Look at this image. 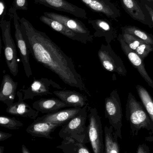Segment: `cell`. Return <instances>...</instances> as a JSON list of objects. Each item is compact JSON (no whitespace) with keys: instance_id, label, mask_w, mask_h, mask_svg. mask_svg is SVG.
Masks as SVG:
<instances>
[{"instance_id":"cell-9","label":"cell","mask_w":153,"mask_h":153,"mask_svg":"<svg viewBox=\"0 0 153 153\" xmlns=\"http://www.w3.org/2000/svg\"><path fill=\"white\" fill-rule=\"evenodd\" d=\"M62 89L56 82L51 79L41 77L35 79L27 89H21L20 91L23 94V99L25 100L33 99L36 96H43L53 94V89Z\"/></svg>"},{"instance_id":"cell-37","label":"cell","mask_w":153,"mask_h":153,"mask_svg":"<svg viewBox=\"0 0 153 153\" xmlns=\"http://www.w3.org/2000/svg\"><path fill=\"white\" fill-rule=\"evenodd\" d=\"M4 146H0V153H4Z\"/></svg>"},{"instance_id":"cell-14","label":"cell","mask_w":153,"mask_h":153,"mask_svg":"<svg viewBox=\"0 0 153 153\" xmlns=\"http://www.w3.org/2000/svg\"><path fill=\"white\" fill-rule=\"evenodd\" d=\"M88 22L95 30L94 37H104L107 44H110L117 38L116 29L107 19H89Z\"/></svg>"},{"instance_id":"cell-8","label":"cell","mask_w":153,"mask_h":153,"mask_svg":"<svg viewBox=\"0 0 153 153\" xmlns=\"http://www.w3.org/2000/svg\"><path fill=\"white\" fill-rule=\"evenodd\" d=\"M9 14L13 18L15 29V40L18 47L21 62L23 65L25 74L27 77L32 76V72L29 61L30 52L27 43L23 37L21 28L20 18L17 14L16 11L9 9Z\"/></svg>"},{"instance_id":"cell-25","label":"cell","mask_w":153,"mask_h":153,"mask_svg":"<svg viewBox=\"0 0 153 153\" xmlns=\"http://www.w3.org/2000/svg\"><path fill=\"white\" fill-rule=\"evenodd\" d=\"M56 148L61 149L64 153H91L85 144L71 138L63 140Z\"/></svg>"},{"instance_id":"cell-30","label":"cell","mask_w":153,"mask_h":153,"mask_svg":"<svg viewBox=\"0 0 153 153\" xmlns=\"http://www.w3.org/2000/svg\"><path fill=\"white\" fill-rule=\"evenodd\" d=\"M136 153H150V148L146 144L139 145Z\"/></svg>"},{"instance_id":"cell-29","label":"cell","mask_w":153,"mask_h":153,"mask_svg":"<svg viewBox=\"0 0 153 153\" xmlns=\"http://www.w3.org/2000/svg\"><path fill=\"white\" fill-rule=\"evenodd\" d=\"M10 10H28V3L27 0H13L12 4Z\"/></svg>"},{"instance_id":"cell-6","label":"cell","mask_w":153,"mask_h":153,"mask_svg":"<svg viewBox=\"0 0 153 153\" xmlns=\"http://www.w3.org/2000/svg\"><path fill=\"white\" fill-rule=\"evenodd\" d=\"M88 137L94 153H104L101 118L96 108H88Z\"/></svg>"},{"instance_id":"cell-31","label":"cell","mask_w":153,"mask_h":153,"mask_svg":"<svg viewBox=\"0 0 153 153\" xmlns=\"http://www.w3.org/2000/svg\"><path fill=\"white\" fill-rule=\"evenodd\" d=\"M6 13V7L4 0H0V16L1 19L4 18Z\"/></svg>"},{"instance_id":"cell-15","label":"cell","mask_w":153,"mask_h":153,"mask_svg":"<svg viewBox=\"0 0 153 153\" xmlns=\"http://www.w3.org/2000/svg\"><path fill=\"white\" fill-rule=\"evenodd\" d=\"M125 11L135 20L152 28V21L143 9V5L138 0H120Z\"/></svg>"},{"instance_id":"cell-11","label":"cell","mask_w":153,"mask_h":153,"mask_svg":"<svg viewBox=\"0 0 153 153\" xmlns=\"http://www.w3.org/2000/svg\"><path fill=\"white\" fill-rule=\"evenodd\" d=\"M117 39L120 44L121 49L125 55L127 57L131 64L138 71L141 76L144 79L147 84L153 89V80L148 75L145 67L144 60L140 56L129 48L126 42L123 40L121 34H119Z\"/></svg>"},{"instance_id":"cell-20","label":"cell","mask_w":153,"mask_h":153,"mask_svg":"<svg viewBox=\"0 0 153 153\" xmlns=\"http://www.w3.org/2000/svg\"><path fill=\"white\" fill-rule=\"evenodd\" d=\"M18 85V83L14 81L10 75H4L0 88V102L7 106L13 103Z\"/></svg>"},{"instance_id":"cell-27","label":"cell","mask_w":153,"mask_h":153,"mask_svg":"<svg viewBox=\"0 0 153 153\" xmlns=\"http://www.w3.org/2000/svg\"><path fill=\"white\" fill-rule=\"evenodd\" d=\"M122 33L132 35L146 44L153 45V35L141 29L133 26H126L121 28Z\"/></svg>"},{"instance_id":"cell-16","label":"cell","mask_w":153,"mask_h":153,"mask_svg":"<svg viewBox=\"0 0 153 153\" xmlns=\"http://www.w3.org/2000/svg\"><path fill=\"white\" fill-rule=\"evenodd\" d=\"M82 109L80 108H73L59 110L53 113L47 114L37 118L36 121L49 122L62 126L66 124L76 116Z\"/></svg>"},{"instance_id":"cell-24","label":"cell","mask_w":153,"mask_h":153,"mask_svg":"<svg viewBox=\"0 0 153 153\" xmlns=\"http://www.w3.org/2000/svg\"><path fill=\"white\" fill-rule=\"evenodd\" d=\"M118 138L112 126H106L105 127L104 153H120Z\"/></svg>"},{"instance_id":"cell-38","label":"cell","mask_w":153,"mask_h":153,"mask_svg":"<svg viewBox=\"0 0 153 153\" xmlns=\"http://www.w3.org/2000/svg\"><path fill=\"white\" fill-rule=\"evenodd\" d=\"M125 153H129L128 152H125Z\"/></svg>"},{"instance_id":"cell-19","label":"cell","mask_w":153,"mask_h":153,"mask_svg":"<svg viewBox=\"0 0 153 153\" xmlns=\"http://www.w3.org/2000/svg\"><path fill=\"white\" fill-rule=\"evenodd\" d=\"M39 19L42 22L47 26H49L52 29L57 31L58 33H60V34L64 35L72 40L78 41L84 45H86L87 43L89 42L88 40L84 37L79 34H76L72 30L66 27L65 25L61 22L55 20L50 19L44 15L40 16Z\"/></svg>"},{"instance_id":"cell-1","label":"cell","mask_w":153,"mask_h":153,"mask_svg":"<svg viewBox=\"0 0 153 153\" xmlns=\"http://www.w3.org/2000/svg\"><path fill=\"white\" fill-rule=\"evenodd\" d=\"M20 23L30 53L34 59L57 75L65 83L90 95L73 59L45 33L36 29L27 19L22 18Z\"/></svg>"},{"instance_id":"cell-18","label":"cell","mask_w":153,"mask_h":153,"mask_svg":"<svg viewBox=\"0 0 153 153\" xmlns=\"http://www.w3.org/2000/svg\"><path fill=\"white\" fill-rule=\"evenodd\" d=\"M53 94L57 96L59 99L69 107L82 108L87 105L88 99L87 97L76 91L70 90L54 91H53Z\"/></svg>"},{"instance_id":"cell-12","label":"cell","mask_w":153,"mask_h":153,"mask_svg":"<svg viewBox=\"0 0 153 153\" xmlns=\"http://www.w3.org/2000/svg\"><path fill=\"white\" fill-rule=\"evenodd\" d=\"M92 11L117 20L120 16V10L110 0H81Z\"/></svg>"},{"instance_id":"cell-22","label":"cell","mask_w":153,"mask_h":153,"mask_svg":"<svg viewBox=\"0 0 153 153\" xmlns=\"http://www.w3.org/2000/svg\"><path fill=\"white\" fill-rule=\"evenodd\" d=\"M60 126H61L59 125L49 122L36 121L35 120L34 122L27 128L26 131L32 136L53 139V138L50 134L57 127Z\"/></svg>"},{"instance_id":"cell-26","label":"cell","mask_w":153,"mask_h":153,"mask_svg":"<svg viewBox=\"0 0 153 153\" xmlns=\"http://www.w3.org/2000/svg\"><path fill=\"white\" fill-rule=\"evenodd\" d=\"M136 89L142 103L153 123V99L146 89L143 86L137 85Z\"/></svg>"},{"instance_id":"cell-3","label":"cell","mask_w":153,"mask_h":153,"mask_svg":"<svg viewBox=\"0 0 153 153\" xmlns=\"http://www.w3.org/2000/svg\"><path fill=\"white\" fill-rule=\"evenodd\" d=\"M88 105L82 108L78 114L62 127L59 136L64 140L71 138L82 143L90 142L88 137V126L86 121L88 117Z\"/></svg>"},{"instance_id":"cell-28","label":"cell","mask_w":153,"mask_h":153,"mask_svg":"<svg viewBox=\"0 0 153 153\" xmlns=\"http://www.w3.org/2000/svg\"><path fill=\"white\" fill-rule=\"evenodd\" d=\"M0 126L11 130H16L23 126L22 122L14 117L0 116Z\"/></svg>"},{"instance_id":"cell-4","label":"cell","mask_w":153,"mask_h":153,"mask_svg":"<svg viewBox=\"0 0 153 153\" xmlns=\"http://www.w3.org/2000/svg\"><path fill=\"white\" fill-rule=\"evenodd\" d=\"M0 28L6 65L10 73L13 76H17L19 73V62L16 45L12 36L10 21L4 18L1 19Z\"/></svg>"},{"instance_id":"cell-17","label":"cell","mask_w":153,"mask_h":153,"mask_svg":"<svg viewBox=\"0 0 153 153\" xmlns=\"http://www.w3.org/2000/svg\"><path fill=\"white\" fill-rule=\"evenodd\" d=\"M18 101L7 106L6 111L8 114L23 117L36 120L38 116L39 111L32 108L27 103L24 101L23 94L21 91L17 93Z\"/></svg>"},{"instance_id":"cell-7","label":"cell","mask_w":153,"mask_h":153,"mask_svg":"<svg viewBox=\"0 0 153 153\" xmlns=\"http://www.w3.org/2000/svg\"><path fill=\"white\" fill-rule=\"evenodd\" d=\"M98 56L104 70L121 76H126L127 72L123 61L115 53L110 44H102L98 51Z\"/></svg>"},{"instance_id":"cell-33","label":"cell","mask_w":153,"mask_h":153,"mask_svg":"<svg viewBox=\"0 0 153 153\" xmlns=\"http://www.w3.org/2000/svg\"><path fill=\"white\" fill-rule=\"evenodd\" d=\"M143 4L144 5L145 8L146 9V10H147L148 13H149V16H150L151 21H152V28H153V9H152L151 7H150L149 5L146 4Z\"/></svg>"},{"instance_id":"cell-10","label":"cell","mask_w":153,"mask_h":153,"mask_svg":"<svg viewBox=\"0 0 153 153\" xmlns=\"http://www.w3.org/2000/svg\"><path fill=\"white\" fill-rule=\"evenodd\" d=\"M44 15L61 22L69 29L84 37L89 42H92L93 40V35L81 21L56 13L45 12Z\"/></svg>"},{"instance_id":"cell-36","label":"cell","mask_w":153,"mask_h":153,"mask_svg":"<svg viewBox=\"0 0 153 153\" xmlns=\"http://www.w3.org/2000/svg\"><path fill=\"white\" fill-rule=\"evenodd\" d=\"M2 48L1 44V35H0V58H1V49Z\"/></svg>"},{"instance_id":"cell-35","label":"cell","mask_w":153,"mask_h":153,"mask_svg":"<svg viewBox=\"0 0 153 153\" xmlns=\"http://www.w3.org/2000/svg\"><path fill=\"white\" fill-rule=\"evenodd\" d=\"M22 153H30L28 149H27L25 145L23 144L22 146Z\"/></svg>"},{"instance_id":"cell-2","label":"cell","mask_w":153,"mask_h":153,"mask_svg":"<svg viewBox=\"0 0 153 153\" xmlns=\"http://www.w3.org/2000/svg\"><path fill=\"white\" fill-rule=\"evenodd\" d=\"M126 118L130 125L132 134L137 136L143 128L153 132V123L141 102L136 99L133 94L128 95L126 108Z\"/></svg>"},{"instance_id":"cell-13","label":"cell","mask_w":153,"mask_h":153,"mask_svg":"<svg viewBox=\"0 0 153 153\" xmlns=\"http://www.w3.org/2000/svg\"><path fill=\"white\" fill-rule=\"evenodd\" d=\"M36 4H43L46 7L56 10L61 11L71 14L77 18L87 19L85 10L78 7L66 0H33Z\"/></svg>"},{"instance_id":"cell-34","label":"cell","mask_w":153,"mask_h":153,"mask_svg":"<svg viewBox=\"0 0 153 153\" xmlns=\"http://www.w3.org/2000/svg\"><path fill=\"white\" fill-rule=\"evenodd\" d=\"M142 2V4H146L149 5L150 7L153 9V0H141Z\"/></svg>"},{"instance_id":"cell-23","label":"cell","mask_w":153,"mask_h":153,"mask_svg":"<svg viewBox=\"0 0 153 153\" xmlns=\"http://www.w3.org/2000/svg\"><path fill=\"white\" fill-rule=\"evenodd\" d=\"M32 107L37 111L47 114L56 112L69 106L60 99L52 98L41 99L36 101L32 104Z\"/></svg>"},{"instance_id":"cell-5","label":"cell","mask_w":153,"mask_h":153,"mask_svg":"<svg viewBox=\"0 0 153 153\" xmlns=\"http://www.w3.org/2000/svg\"><path fill=\"white\" fill-rule=\"evenodd\" d=\"M104 109L105 117L108 120L110 125L112 127L119 138L122 139L123 114L121 101L117 90H113L109 96L105 99Z\"/></svg>"},{"instance_id":"cell-32","label":"cell","mask_w":153,"mask_h":153,"mask_svg":"<svg viewBox=\"0 0 153 153\" xmlns=\"http://www.w3.org/2000/svg\"><path fill=\"white\" fill-rule=\"evenodd\" d=\"M12 136V134L0 131V142L7 140L8 138L11 137Z\"/></svg>"},{"instance_id":"cell-21","label":"cell","mask_w":153,"mask_h":153,"mask_svg":"<svg viewBox=\"0 0 153 153\" xmlns=\"http://www.w3.org/2000/svg\"><path fill=\"white\" fill-rule=\"evenodd\" d=\"M121 36L123 40L129 48L140 56L144 60L148 55L153 52V45L145 43L137 38L128 34L122 33Z\"/></svg>"}]
</instances>
